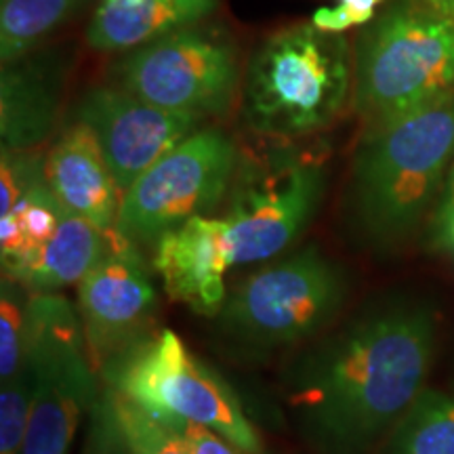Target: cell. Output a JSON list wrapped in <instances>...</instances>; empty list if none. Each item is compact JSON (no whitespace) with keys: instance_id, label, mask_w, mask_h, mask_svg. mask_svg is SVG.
Here are the masks:
<instances>
[{"instance_id":"obj_30","label":"cell","mask_w":454,"mask_h":454,"mask_svg":"<svg viewBox=\"0 0 454 454\" xmlns=\"http://www.w3.org/2000/svg\"><path fill=\"white\" fill-rule=\"evenodd\" d=\"M383 3H387V0H340V4H345V7L360 11V13H366L371 17H377V7Z\"/></svg>"},{"instance_id":"obj_10","label":"cell","mask_w":454,"mask_h":454,"mask_svg":"<svg viewBox=\"0 0 454 454\" xmlns=\"http://www.w3.org/2000/svg\"><path fill=\"white\" fill-rule=\"evenodd\" d=\"M112 78V84L147 104L207 118L230 110L240 84V66L223 30L196 24L129 51Z\"/></svg>"},{"instance_id":"obj_23","label":"cell","mask_w":454,"mask_h":454,"mask_svg":"<svg viewBox=\"0 0 454 454\" xmlns=\"http://www.w3.org/2000/svg\"><path fill=\"white\" fill-rule=\"evenodd\" d=\"M34 400V372L24 360L15 377L0 387V454H21Z\"/></svg>"},{"instance_id":"obj_28","label":"cell","mask_w":454,"mask_h":454,"mask_svg":"<svg viewBox=\"0 0 454 454\" xmlns=\"http://www.w3.org/2000/svg\"><path fill=\"white\" fill-rule=\"evenodd\" d=\"M431 236H434L435 247L454 257V215L431 223Z\"/></svg>"},{"instance_id":"obj_14","label":"cell","mask_w":454,"mask_h":454,"mask_svg":"<svg viewBox=\"0 0 454 454\" xmlns=\"http://www.w3.org/2000/svg\"><path fill=\"white\" fill-rule=\"evenodd\" d=\"M44 175L66 211L87 219L104 234L114 230L122 194L87 124L76 121L59 135L44 160Z\"/></svg>"},{"instance_id":"obj_6","label":"cell","mask_w":454,"mask_h":454,"mask_svg":"<svg viewBox=\"0 0 454 454\" xmlns=\"http://www.w3.org/2000/svg\"><path fill=\"white\" fill-rule=\"evenodd\" d=\"M345 294L343 270L311 244L238 284L219 311V326L247 349L291 348L325 331Z\"/></svg>"},{"instance_id":"obj_7","label":"cell","mask_w":454,"mask_h":454,"mask_svg":"<svg viewBox=\"0 0 454 454\" xmlns=\"http://www.w3.org/2000/svg\"><path fill=\"white\" fill-rule=\"evenodd\" d=\"M107 387L156 417L202 423L242 454H261V440L234 389L185 348L177 333L162 328L139 340L101 371Z\"/></svg>"},{"instance_id":"obj_29","label":"cell","mask_w":454,"mask_h":454,"mask_svg":"<svg viewBox=\"0 0 454 454\" xmlns=\"http://www.w3.org/2000/svg\"><path fill=\"white\" fill-rule=\"evenodd\" d=\"M450 215H454V162H452L450 173H448L444 192H442L440 202H438V207H435L434 221H431V223H435V221H442V219L450 217Z\"/></svg>"},{"instance_id":"obj_25","label":"cell","mask_w":454,"mask_h":454,"mask_svg":"<svg viewBox=\"0 0 454 454\" xmlns=\"http://www.w3.org/2000/svg\"><path fill=\"white\" fill-rule=\"evenodd\" d=\"M82 454H133L124 438L121 423L114 412L110 391L104 385L98 402L89 412V427L84 435Z\"/></svg>"},{"instance_id":"obj_18","label":"cell","mask_w":454,"mask_h":454,"mask_svg":"<svg viewBox=\"0 0 454 454\" xmlns=\"http://www.w3.org/2000/svg\"><path fill=\"white\" fill-rule=\"evenodd\" d=\"M383 454H454V394L425 387L391 427Z\"/></svg>"},{"instance_id":"obj_1","label":"cell","mask_w":454,"mask_h":454,"mask_svg":"<svg viewBox=\"0 0 454 454\" xmlns=\"http://www.w3.org/2000/svg\"><path fill=\"white\" fill-rule=\"evenodd\" d=\"M434 351L435 316L427 303L374 305L301 357L286 404L325 454H364L425 389Z\"/></svg>"},{"instance_id":"obj_19","label":"cell","mask_w":454,"mask_h":454,"mask_svg":"<svg viewBox=\"0 0 454 454\" xmlns=\"http://www.w3.org/2000/svg\"><path fill=\"white\" fill-rule=\"evenodd\" d=\"M81 0H3L0 61L11 66L32 55L44 38L76 11Z\"/></svg>"},{"instance_id":"obj_3","label":"cell","mask_w":454,"mask_h":454,"mask_svg":"<svg viewBox=\"0 0 454 454\" xmlns=\"http://www.w3.org/2000/svg\"><path fill=\"white\" fill-rule=\"evenodd\" d=\"M354 95L345 34L301 21L270 34L244 74L242 116L261 139L299 141L331 127Z\"/></svg>"},{"instance_id":"obj_9","label":"cell","mask_w":454,"mask_h":454,"mask_svg":"<svg viewBox=\"0 0 454 454\" xmlns=\"http://www.w3.org/2000/svg\"><path fill=\"white\" fill-rule=\"evenodd\" d=\"M238 147L217 127L198 129L122 194L114 231L141 248L217 208L230 192Z\"/></svg>"},{"instance_id":"obj_22","label":"cell","mask_w":454,"mask_h":454,"mask_svg":"<svg viewBox=\"0 0 454 454\" xmlns=\"http://www.w3.org/2000/svg\"><path fill=\"white\" fill-rule=\"evenodd\" d=\"M27 299L21 284L3 278L0 291V379L15 377L24 366Z\"/></svg>"},{"instance_id":"obj_16","label":"cell","mask_w":454,"mask_h":454,"mask_svg":"<svg viewBox=\"0 0 454 454\" xmlns=\"http://www.w3.org/2000/svg\"><path fill=\"white\" fill-rule=\"evenodd\" d=\"M217 0H104L87 27V44L101 53L133 51L200 24Z\"/></svg>"},{"instance_id":"obj_20","label":"cell","mask_w":454,"mask_h":454,"mask_svg":"<svg viewBox=\"0 0 454 454\" xmlns=\"http://www.w3.org/2000/svg\"><path fill=\"white\" fill-rule=\"evenodd\" d=\"M107 387V385H106ZM114 412L133 454H192L185 440L167 423L147 412L137 402L107 387Z\"/></svg>"},{"instance_id":"obj_24","label":"cell","mask_w":454,"mask_h":454,"mask_svg":"<svg viewBox=\"0 0 454 454\" xmlns=\"http://www.w3.org/2000/svg\"><path fill=\"white\" fill-rule=\"evenodd\" d=\"M47 179L44 160L32 152H15L3 147L0 156V215L13 211L15 204L34 185Z\"/></svg>"},{"instance_id":"obj_21","label":"cell","mask_w":454,"mask_h":454,"mask_svg":"<svg viewBox=\"0 0 454 454\" xmlns=\"http://www.w3.org/2000/svg\"><path fill=\"white\" fill-rule=\"evenodd\" d=\"M64 207L57 200L53 192L47 184V179L41 181L38 185H34L27 194L15 204L13 213L15 219L20 221L21 236H24V254L17 263L11 268L3 270L4 276L11 274L15 268H20L21 263H26L27 259H32L41 248L49 244L51 238L55 236L57 225H59V217Z\"/></svg>"},{"instance_id":"obj_26","label":"cell","mask_w":454,"mask_h":454,"mask_svg":"<svg viewBox=\"0 0 454 454\" xmlns=\"http://www.w3.org/2000/svg\"><path fill=\"white\" fill-rule=\"evenodd\" d=\"M158 419L167 423L168 427L177 431L181 438L185 440V444L192 450V454H240V450H238L234 444H230L225 438H221L217 431L207 427V425L185 421V419H170V417H158Z\"/></svg>"},{"instance_id":"obj_13","label":"cell","mask_w":454,"mask_h":454,"mask_svg":"<svg viewBox=\"0 0 454 454\" xmlns=\"http://www.w3.org/2000/svg\"><path fill=\"white\" fill-rule=\"evenodd\" d=\"M154 248V270L167 297L200 316H219L227 299L223 276L236 265L227 221L194 217L162 236Z\"/></svg>"},{"instance_id":"obj_2","label":"cell","mask_w":454,"mask_h":454,"mask_svg":"<svg viewBox=\"0 0 454 454\" xmlns=\"http://www.w3.org/2000/svg\"><path fill=\"white\" fill-rule=\"evenodd\" d=\"M454 162V93L387 121L364 124L351 162L356 225L377 248L419 231L438 207Z\"/></svg>"},{"instance_id":"obj_15","label":"cell","mask_w":454,"mask_h":454,"mask_svg":"<svg viewBox=\"0 0 454 454\" xmlns=\"http://www.w3.org/2000/svg\"><path fill=\"white\" fill-rule=\"evenodd\" d=\"M59 64L32 55L3 66L0 78V137L3 147L32 152L57 127L61 106Z\"/></svg>"},{"instance_id":"obj_8","label":"cell","mask_w":454,"mask_h":454,"mask_svg":"<svg viewBox=\"0 0 454 454\" xmlns=\"http://www.w3.org/2000/svg\"><path fill=\"white\" fill-rule=\"evenodd\" d=\"M34 372V400L21 454H70L84 414L99 397L81 314L57 293L27 299L26 357Z\"/></svg>"},{"instance_id":"obj_27","label":"cell","mask_w":454,"mask_h":454,"mask_svg":"<svg viewBox=\"0 0 454 454\" xmlns=\"http://www.w3.org/2000/svg\"><path fill=\"white\" fill-rule=\"evenodd\" d=\"M374 17L360 13V11H354L345 4H337V7H322L317 9L314 15H311V24L325 32H334L343 34L351 30V27H364L371 24Z\"/></svg>"},{"instance_id":"obj_31","label":"cell","mask_w":454,"mask_h":454,"mask_svg":"<svg viewBox=\"0 0 454 454\" xmlns=\"http://www.w3.org/2000/svg\"><path fill=\"white\" fill-rule=\"evenodd\" d=\"M421 3H425L431 11H435V13L446 17V20H450L454 24V0H421Z\"/></svg>"},{"instance_id":"obj_11","label":"cell","mask_w":454,"mask_h":454,"mask_svg":"<svg viewBox=\"0 0 454 454\" xmlns=\"http://www.w3.org/2000/svg\"><path fill=\"white\" fill-rule=\"evenodd\" d=\"M156 303L141 248L107 231L104 254L78 284V314L95 372L101 374L114 357L147 339Z\"/></svg>"},{"instance_id":"obj_17","label":"cell","mask_w":454,"mask_h":454,"mask_svg":"<svg viewBox=\"0 0 454 454\" xmlns=\"http://www.w3.org/2000/svg\"><path fill=\"white\" fill-rule=\"evenodd\" d=\"M104 231L64 208L55 236L47 247L4 278L34 293H57L59 288L81 284L104 254Z\"/></svg>"},{"instance_id":"obj_12","label":"cell","mask_w":454,"mask_h":454,"mask_svg":"<svg viewBox=\"0 0 454 454\" xmlns=\"http://www.w3.org/2000/svg\"><path fill=\"white\" fill-rule=\"evenodd\" d=\"M76 121L95 133L124 194L152 164L200 129L204 118L147 104L116 84H99L78 101Z\"/></svg>"},{"instance_id":"obj_5","label":"cell","mask_w":454,"mask_h":454,"mask_svg":"<svg viewBox=\"0 0 454 454\" xmlns=\"http://www.w3.org/2000/svg\"><path fill=\"white\" fill-rule=\"evenodd\" d=\"M325 184L322 156L297 141L265 139L240 152L223 217L234 263H259L286 251L314 219Z\"/></svg>"},{"instance_id":"obj_4","label":"cell","mask_w":454,"mask_h":454,"mask_svg":"<svg viewBox=\"0 0 454 454\" xmlns=\"http://www.w3.org/2000/svg\"><path fill=\"white\" fill-rule=\"evenodd\" d=\"M454 93V24L421 0H394L357 34L354 99L364 124Z\"/></svg>"}]
</instances>
